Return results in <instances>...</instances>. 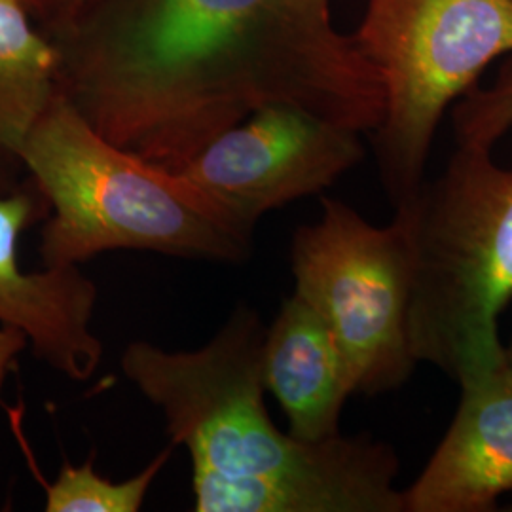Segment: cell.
Wrapping results in <instances>:
<instances>
[{
  "label": "cell",
  "instance_id": "5",
  "mask_svg": "<svg viewBox=\"0 0 512 512\" xmlns=\"http://www.w3.org/2000/svg\"><path fill=\"white\" fill-rule=\"evenodd\" d=\"M353 38L384 90L372 135L380 179L399 207L425 183L444 112L512 55V0H366Z\"/></svg>",
  "mask_w": 512,
  "mask_h": 512
},
{
  "label": "cell",
  "instance_id": "3",
  "mask_svg": "<svg viewBox=\"0 0 512 512\" xmlns=\"http://www.w3.org/2000/svg\"><path fill=\"white\" fill-rule=\"evenodd\" d=\"M25 175L48 203L42 266H80L109 251L241 264L249 228L179 169L114 145L57 92L21 145Z\"/></svg>",
  "mask_w": 512,
  "mask_h": 512
},
{
  "label": "cell",
  "instance_id": "4",
  "mask_svg": "<svg viewBox=\"0 0 512 512\" xmlns=\"http://www.w3.org/2000/svg\"><path fill=\"white\" fill-rule=\"evenodd\" d=\"M410 258L408 342L416 363L450 378L501 353L512 300V167L465 147L433 183L395 207Z\"/></svg>",
  "mask_w": 512,
  "mask_h": 512
},
{
  "label": "cell",
  "instance_id": "11",
  "mask_svg": "<svg viewBox=\"0 0 512 512\" xmlns=\"http://www.w3.org/2000/svg\"><path fill=\"white\" fill-rule=\"evenodd\" d=\"M57 82V46L38 35L25 0H0V194L27 181L21 145L54 99Z\"/></svg>",
  "mask_w": 512,
  "mask_h": 512
},
{
  "label": "cell",
  "instance_id": "12",
  "mask_svg": "<svg viewBox=\"0 0 512 512\" xmlns=\"http://www.w3.org/2000/svg\"><path fill=\"white\" fill-rule=\"evenodd\" d=\"M171 450L167 448L139 475L112 482L95 473L93 459L74 467L63 463L52 484H46L48 512H137L143 509L152 482L162 473Z\"/></svg>",
  "mask_w": 512,
  "mask_h": 512
},
{
  "label": "cell",
  "instance_id": "14",
  "mask_svg": "<svg viewBox=\"0 0 512 512\" xmlns=\"http://www.w3.org/2000/svg\"><path fill=\"white\" fill-rule=\"evenodd\" d=\"M25 346H27V338L21 332L8 329V327H0V384H2V376H4L6 368Z\"/></svg>",
  "mask_w": 512,
  "mask_h": 512
},
{
  "label": "cell",
  "instance_id": "1",
  "mask_svg": "<svg viewBox=\"0 0 512 512\" xmlns=\"http://www.w3.org/2000/svg\"><path fill=\"white\" fill-rule=\"evenodd\" d=\"M332 0H86L57 92L114 145L181 169L255 110L289 105L372 133L380 76Z\"/></svg>",
  "mask_w": 512,
  "mask_h": 512
},
{
  "label": "cell",
  "instance_id": "8",
  "mask_svg": "<svg viewBox=\"0 0 512 512\" xmlns=\"http://www.w3.org/2000/svg\"><path fill=\"white\" fill-rule=\"evenodd\" d=\"M48 217V203L29 179L0 194V327L18 330L33 355L73 382L92 380L105 348L92 330L99 289L80 266L23 270L21 236Z\"/></svg>",
  "mask_w": 512,
  "mask_h": 512
},
{
  "label": "cell",
  "instance_id": "10",
  "mask_svg": "<svg viewBox=\"0 0 512 512\" xmlns=\"http://www.w3.org/2000/svg\"><path fill=\"white\" fill-rule=\"evenodd\" d=\"M260 372L293 437L319 442L342 433V410L355 393L346 359L321 315L294 293L266 327Z\"/></svg>",
  "mask_w": 512,
  "mask_h": 512
},
{
  "label": "cell",
  "instance_id": "16",
  "mask_svg": "<svg viewBox=\"0 0 512 512\" xmlns=\"http://www.w3.org/2000/svg\"><path fill=\"white\" fill-rule=\"evenodd\" d=\"M505 351H507V359H509V363H511L512 366V344L509 348H505Z\"/></svg>",
  "mask_w": 512,
  "mask_h": 512
},
{
  "label": "cell",
  "instance_id": "15",
  "mask_svg": "<svg viewBox=\"0 0 512 512\" xmlns=\"http://www.w3.org/2000/svg\"><path fill=\"white\" fill-rule=\"evenodd\" d=\"M65 4H67V18H69V16H73L76 10H80L86 4V0H65Z\"/></svg>",
  "mask_w": 512,
  "mask_h": 512
},
{
  "label": "cell",
  "instance_id": "7",
  "mask_svg": "<svg viewBox=\"0 0 512 512\" xmlns=\"http://www.w3.org/2000/svg\"><path fill=\"white\" fill-rule=\"evenodd\" d=\"M361 135L308 110L270 105L220 133L179 171L256 228L266 213L327 190L359 164Z\"/></svg>",
  "mask_w": 512,
  "mask_h": 512
},
{
  "label": "cell",
  "instance_id": "2",
  "mask_svg": "<svg viewBox=\"0 0 512 512\" xmlns=\"http://www.w3.org/2000/svg\"><path fill=\"white\" fill-rule=\"evenodd\" d=\"M266 325L238 304L202 348L137 340L120 366L192 463L196 512H404L399 456L370 435L296 439L266 408Z\"/></svg>",
  "mask_w": 512,
  "mask_h": 512
},
{
  "label": "cell",
  "instance_id": "9",
  "mask_svg": "<svg viewBox=\"0 0 512 512\" xmlns=\"http://www.w3.org/2000/svg\"><path fill=\"white\" fill-rule=\"evenodd\" d=\"M454 421L418 478L404 512L494 511L512 492V366L503 349L458 376Z\"/></svg>",
  "mask_w": 512,
  "mask_h": 512
},
{
  "label": "cell",
  "instance_id": "6",
  "mask_svg": "<svg viewBox=\"0 0 512 512\" xmlns=\"http://www.w3.org/2000/svg\"><path fill=\"white\" fill-rule=\"evenodd\" d=\"M294 294L321 315L355 393L382 395L418 365L408 342L410 258L401 220L374 226L348 203L323 198L321 217L291 245Z\"/></svg>",
  "mask_w": 512,
  "mask_h": 512
},
{
  "label": "cell",
  "instance_id": "13",
  "mask_svg": "<svg viewBox=\"0 0 512 512\" xmlns=\"http://www.w3.org/2000/svg\"><path fill=\"white\" fill-rule=\"evenodd\" d=\"M458 145L492 148L512 129V55L486 88H473L454 107Z\"/></svg>",
  "mask_w": 512,
  "mask_h": 512
}]
</instances>
